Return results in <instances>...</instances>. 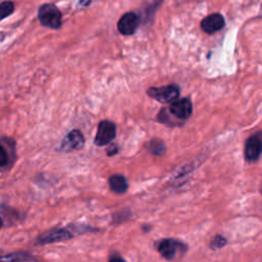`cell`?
<instances>
[{"label":"cell","instance_id":"6da1fadb","mask_svg":"<svg viewBox=\"0 0 262 262\" xmlns=\"http://www.w3.org/2000/svg\"><path fill=\"white\" fill-rule=\"evenodd\" d=\"M157 250L166 260H174L187 253L188 246L175 239H164L157 244Z\"/></svg>","mask_w":262,"mask_h":262},{"label":"cell","instance_id":"7a4b0ae2","mask_svg":"<svg viewBox=\"0 0 262 262\" xmlns=\"http://www.w3.org/2000/svg\"><path fill=\"white\" fill-rule=\"evenodd\" d=\"M38 19L42 26L50 29H58L61 25V13L53 4L46 3L40 6Z\"/></svg>","mask_w":262,"mask_h":262},{"label":"cell","instance_id":"3957f363","mask_svg":"<svg viewBox=\"0 0 262 262\" xmlns=\"http://www.w3.org/2000/svg\"><path fill=\"white\" fill-rule=\"evenodd\" d=\"M179 92V86L176 84H169L162 87H150L147 90L149 97L161 104L173 103L178 99Z\"/></svg>","mask_w":262,"mask_h":262},{"label":"cell","instance_id":"277c9868","mask_svg":"<svg viewBox=\"0 0 262 262\" xmlns=\"http://www.w3.org/2000/svg\"><path fill=\"white\" fill-rule=\"evenodd\" d=\"M117 134V126L115 123L109 120L102 121L97 131V135L95 138V144L99 147H104L109 145Z\"/></svg>","mask_w":262,"mask_h":262},{"label":"cell","instance_id":"5b68a950","mask_svg":"<svg viewBox=\"0 0 262 262\" xmlns=\"http://www.w3.org/2000/svg\"><path fill=\"white\" fill-rule=\"evenodd\" d=\"M262 154V130L251 135L245 145V159L249 163L256 162Z\"/></svg>","mask_w":262,"mask_h":262},{"label":"cell","instance_id":"8992f818","mask_svg":"<svg viewBox=\"0 0 262 262\" xmlns=\"http://www.w3.org/2000/svg\"><path fill=\"white\" fill-rule=\"evenodd\" d=\"M15 161V143L12 138L3 136L1 138V160L0 166L1 170L6 171Z\"/></svg>","mask_w":262,"mask_h":262},{"label":"cell","instance_id":"52a82bcc","mask_svg":"<svg viewBox=\"0 0 262 262\" xmlns=\"http://www.w3.org/2000/svg\"><path fill=\"white\" fill-rule=\"evenodd\" d=\"M74 237V233H72L69 228H55L52 229L50 232H46L41 235L37 241V245H46V244H52L56 242L66 241L72 239Z\"/></svg>","mask_w":262,"mask_h":262},{"label":"cell","instance_id":"ba28073f","mask_svg":"<svg viewBox=\"0 0 262 262\" xmlns=\"http://www.w3.org/2000/svg\"><path fill=\"white\" fill-rule=\"evenodd\" d=\"M171 115L173 117L180 119V120H187L191 117L193 113V104L189 98L179 99L171 103L170 107H169Z\"/></svg>","mask_w":262,"mask_h":262},{"label":"cell","instance_id":"9c48e42d","mask_svg":"<svg viewBox=\"0 0 262 262\" xmlns=\"http://www.w3.org/2000/svg\"><path fill=\"white\" fill-rule=\"evenodd\" d=\"M140 24V19L135 12H126L124 15H122L121 19L118 22V30L119 32L125 36H129L135 33V31L138 28Z\"/></svg>","mask_w":262,"mask_h":262},{"label":"cell","instance_id":"30bf717a","mask_svg":"<svg viewBox=\"0 0 262 262\" xmlns=\"http://www.w3.org/2000/svg\"><path fill=\"white\" fill-rule=\"evenodd\" d=\"M85 140L83 134L79 130H72L65 137L60 144V150L64 152H71L80 150L84 147Z\"/></svg>","mask_w":262,"mask_h":262},{"label":"cell","instance_id":"8fae6325","mask_svg":"<svg viewBox=\"0 0 262 262\" xmlns=\"http://www.w3.org/2000/svg\"><path fill=\"white\" fill-rule=\"evenodd\" d=\"M224 18L220 13H212L202 21L201 28L205 33L213 34L220 31L224 27Z\"/></svg>","mask_w":262,"mask_h":262},{"label":"cell","instance_id":"7c38bea8","mask_svg":"<svg viewBox=\"0 0 262 262\" xmlns=\"http://www.w3.org/2000/svg\"><path fill=\"white\" fill-rule=\"evenodd\" d=\"M109 184L111 190L118 195H122L127 192L128 190V182L125 178L121 174H114L109 179Z\"/></svg>","mask_w":262,"mask_h":262},{"label":"cell","instance_id":"4fadbf2b","mask_svg":"<svg viewBox=\"0 0 262 262\" xmlns=\"http://www.w3.org/2000/svg\"><path fill=\"white\" fill-rule=\"evenodd\" d=\"M147 149L149 150V152H151L153 154V155L161 156L165 153V144L161 140L155 138V140L151 141L147 145Z\"/></svg>","mask_w":262,"mask_h":262},{"label":"cell","instance_id":"5bb4252c","mask_svg":"<svg viewBox=\"0 0 262 262\" xmlns=\"http://www.w3.org/2000/svg\"><path fill=\"white\" fill-rule=\"evenodd\" d=\"M0 10H1V19H5L13 12L14 4L11 1H3L0 4Z\"/></svg>","mask_w":262,"mask_h":262},{"label":"cell","instance_id":"9a60e30c","mask_svg":"<svg viewBox=\"0 0 262 262\" xmlns=\"http://www.w3.org/2000/svg\"><path fill=\"white\" fill-rule=\"evenodd\" d=\"M226 243H227V241H226V239L224 237L216 236L212 240L210 246H211L212 249H220V248L224 247V246L226 245Z\"/></svg>","mask_w":262,"mask_h":262},{"label":"cell","instance_id":"2e32d148","mask_svg":"<svg viewBox=\"0 0 262 262\" xmlns=\"http://www.w3.org/2000/svg\"><path fill=\"white\" fill-rule=\"evenodd\" d=\"M106 153H107V155H109L110 157L115 156L116 154L118 153V147H117V146H112V147H110L109 149H107Z\"/></svg>","mask_w":262,"mask_h":262},{"label":"cell","instance_id":"e0dca14e","mask_svg":"<svg viewBox=\"0 0 262 262\" xmlns=\"http://www.w3.org/2000/svg\"><path fill=\"white\" fill-rule=\"evenodd\" d=\"M92 2V0H80V4L83 6H87Z\"/></svg>","mask_w":262,"mask_h":262},{"label":"cell","instance_id":"ac0fdd59","mask_svg":"<svg viewBox=\"0 0 262 262\" xmlns=\"http://www.w3.org/2000/svg\"><path fill=\"white\" fill-rule=\"evenodd\" d=\"M110 260H124L122 257L120 256H117V255H113L110 257Z\"/></svg>","mask_w":262,"mask_h":262},{"label":"cell","instance_id":"d6986e66","mask_svg":"<svg viewBox=\"0 0 262 262\" xmlns=\"http://www.w3.org/2000/svg\"><path fill=\"white\" fill-rule=\"evenodd\" d=\"M261 193H262V190H261Z\"/></svg>","mask_w":262,"mask_h":262}]
</instances>
